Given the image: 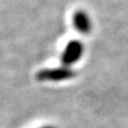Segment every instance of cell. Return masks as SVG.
Masks as SVG:
<instances>
[{
  "label": "cell",
  "instance_id": "6da1fadb",
  "mask_svg": "<svg viewBox=\"0 0 128 128\" xmlns=\"http://www.w3.org/2000/svg\"><path fill=\"white\" fill-rule=\"evenodd\" d=\"M76 77V72L70 67L61 66L54 68H44L38 70L35 75V79L40 82H60Z\"/></svg>",
  "mask_w": 128,
  "mask_h": 128
},
{
  "label": "cell",
  "instance_id": "7a4b0ae2",
  "mask_svg": "<svg viewBox=\"0 0 128 128\" xmlns=\"http://www.w3.org/2000/svg\"><path fill=\"white\" fill-rule=\"evenodd\" d=\"M84 47L81 41L79 40H72L66 44L65 48L63 49V52L61 54V62L63 66L70 67L77 63L81 59Z\"/></svg>",
  "mask_w": 128,
  "mask_h": 128
},
{
  "label": "cell",
  "instance_id": "3957f363",
  "mask_svg": "<svg viewBox=\"0 0 128 128\" xmlns=\"http://www.w3.org/2000/svg\"><path fill=\"white\" fill-rule=\"evenodd\" d=\"M73 26L79 33L89 35L92 31V22L89 14L83 10L76 11L73 14Z\"/></svg>",
  "mask_w": 128,
  "mask_h": 128
},
{
  "label": "cell",
  "instance_id": "277c9868",
  "mask_svg": "<svg viewBox=\"0 0 128 128\" xmlns=\"http://www.w3.org/2000/svg\"><path fill=\"white\" fill-rule=\"evenodd\" d=\"M40 128H58V127H56L54 125H45V126H42V127H40Z\"/></svg>",
  "mask_w": 128,
  "mask_h": 128
}]
</instances>
